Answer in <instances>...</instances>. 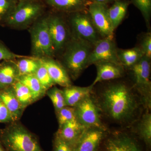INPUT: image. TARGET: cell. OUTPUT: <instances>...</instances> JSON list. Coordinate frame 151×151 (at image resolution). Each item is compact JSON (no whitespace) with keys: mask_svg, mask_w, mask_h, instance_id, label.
I'll return each mask as SVG.
<instances>
[{"mask_svg":"<svg viewBox=\"0 0 151 151\" xmlns=\"http://www.w3.org/2000/svg\"><path fill=\"white\" fill-rule=\"evenodd\" d=\"M92 95L101 115L120 126L134 125L146 109L142 97L133 85L124 81L108 83Z\"/></svg>","mask_w":151,"mask_h":151,"instance_id":"obj_1","label":"cell"},{"mask_svg":"<svg viewBox=\"0 0 151 151\" xmlns=\"http://www.w3.org/2000/svg\"><path fill=\"white\" fill-rule=\"evenodd\" d=\"M93 45L71 36L62 52L61 62L70 78L76 80L88 67V61Z\"/></svg>","mask_w":151,"mask_h":151,"instance_id":"obj_2","label":"cell"},{"mask_svg":"<svg viewBox=\"0 0 151 151\" xmlns=\"http://www.w3.org/2000/svg\"><path fill=\"white\" fill-rule=\"evenodd\" d=\"M0 131V141L6 151H45L34 134L17 122Z\"/></svg>","mask_w":151,"mask_h":151,"instance_id":"obj_3","label":"cell"},{"mask_svg":"<svg viewBox=\"0 0 151 151\" xmlns=\"http://www.w3.org/2000/svg\"><path fill=\"white\" fill-rule=\"evenodd\" d=\"M45 7L42 0H19L4 25L13 28H27L43 15Z\"/></svg>","mask_w":151,"mask_h":151,"instance_id":"obj_4","label":"cell"},{"mask_svg":"<svg viewBox=\"0 0 151 151\" xmlns=\"http://www.w3.org/2000/svg\"><path fill=\"white\" fill-rule=\"evenodd\" d=\"M29 30L33 57L42 59L54 56L55 52L49 32L47 15L41 17Z\"/></svg>","mask_w":151,"mask_h":151,"instance_id":"obj_5","label":"cell"},{"mask_svg":"<svg viewBox=\"0 0 151 151\" xmlns=\"http://www.w3.org/2000/svg\"><path fill=\"white\" fill-rule=\"evenodd\" d=\"M133 86L142 97L146 109L151 108V59L144 56L129 69Z\"/></svg>","mask_w":151,"mask_h":151,"instance_id":"obj_6","label":"cell"},{"mask_svg":"<svg viewBox=\"0 0 151 151\" xmlns=\"http://www.w3.org/2000/svg\"><path fill=\"white\" fill-rule=\"evenodd\" d=\"M69 27L71 35L94 45L101 37L87 10L70 14Z\"/></svg>","mask_w":151,"mask_h":151,"instance_id":"obj_7","label":"cell"},{"mask_svg":"<svg viewBox=\"0 0 151 151\" xmlns=\"http://www.w3.org/2000/svg\"><path fill=\"white\" fill-rule=\"evenodd\" d=\"M76 118L85 128H100L106 130L102 122L100 110L92 94L74 107Z\"/></svg>","mask_w":151,"mask_h":151,"instance_id":"obj_8","label":"cell"},{"mask_svg":"<svg viewBox=\"0 0 151 151\" xmlns=\"http://www.w3.org/2000/svg\"><path fill=\"white\" fill-rule=\"evenodd\" d=\"M47 19L49 32L55 54L62 53L72 36L69 26L64 18L58 14H49Z\"/></svg>","mask_w":151,"mask_h":151,"instance_id":"obj_9","label":"cell"},{"mask_svg":"<svg viewBox=\"0 0 151 151\" xmlns=\"http://www.w3.org/2000/svg\"><path fill=\"white\" fill-rule=\"evenodd\" d=\"M117 49L113 37L101 38L93 45L88 59V67L102 61L121 64L118 59Z\"/></svg>","mask_w":151,"mask_h":151,"instance_id":"obj_10","label":"cell"},{"mask_svg":"<svg viewBox=\"0 0 151 151\" xmlns=\"http://www.w3.org/2000/svg\"><path fill=\"white\" fill-rule=\"evenodd\" d=\"M107 4L90 3L87 12L94 27L102 38L113 37L114 29L111 24Z\"/></svg>","mask_w":151,"mask_h":151,"instance_id":"obj_11","label":"cell"},{"mask_svg":"<svg viewBox=\"0 0 151 151\" xmlns=\"http://www.w3.org/2000/svg\"><path fill=\"white\" fill-rule=\"evenodd\" d=\"M106 130L87 128L73 147V151H97L106 137Z\"/></svg>","mask_w":151,"mask_h":151,"instance_id":"obj_12","label":"cell"},{"mask_svg":"<svg viewBox=\"0 0 151 151\" xmlns=\"http://www.w3.org/2000/svg\"><path fill=\"white\" fill-rule=\"evenodd\" d=\"M105 151H144L134 138L121 132L114 133L105 142Z\"/></svg>","mask_w":151,"mask_h":151,"instance_id":"obj_13","label":"cell"},{"mask_svg":"<svg viewBox=\"0 0 151 151\" xmlns=\"http://www.w3.org/2000/svg\"><path fill=\"white\" fill-rule=\"evenodd\" d=\"M97 69V76L92 85L95 86L100 82L110 81L122 78L126 69L121 64L102 61L94 64Z\"/></svg>","mask_w":151,"mask_h":151,"instance_id":"obj_14","label":"cell"},{"mask_svg":"<svg viewBox=\"0 0 151 151\" xmlns=\"http://www.w3.org/2000/svg\"><path fill=\"white\" fill-rule=\"evenodd\" d=\"M39 59L46 68L55 84H58L63 88L72 85L71 78L60 63L56 61L52 58Z\"/></svg>","mask_w":151,"mask_h":151,"instance_id":"obj_15","label":"cell"},{"mask_svg":"<svg viewBox=\"0 0 151 151\" xmlns=\"http://www.w3.org/2000/svg\"><path fill=\"white\" fill-rule=\"evenodd\" d=\"M46 6L57 12L71 14L87 10L89 0H42Z\"/></svg>","mask_w":151,"mask_h":151,"instance_id":"obj_16","label":"cell"},{"mask_svg":"<svg viewBox=\"0 0 151 151\" xmlns=\"http://www.w3.org/2000/svg\"><path fill=\"white\" fill-rule=\"evenodd\" d=\"M0 100L8 109L14 122H17L25 108L19 102L12 86L0 89Z\"/></svg>","mask_w":151,"mask_h":151,"instance_id":"obj_17","label":"cell"},{"mask_svg":"<svg viewBox=\"0 0 151 151\" xmlns=\"http://www.w3.org/2000/svg\"><path fill=\"white\" fill-rule=\"evenodd\" d=\"M94 86H78L71 85L62 89L66 106L74 107L82 100L90 96L93 92Z\"/></svg>","mask_w":151,"mask_h":151,"instance_id":"obj_18","label":"cell"},{"mask_svg":"<svg viewBox=\"0 0 151 151\" xmlns=\"http://www.w3.org/2000/svg\"><path fill=\"white\" fill-rule=\"evenodd\" d=\"M86 129L75 119L58 128L56 133L63 139L74 147Z\"/></svg>","mask_w":151,"mask_h":151,"instance_id":"obj_19","label":"cell"},{"mask_svg":"<svg viewBox=\"0 0 151 151\" xmlns=\"http://www.w3.org/2000/svg\"><path fill=\"white\" fill-rule=\"evenodd\" d=\"M14 60L0 63V89L10 87L18 80V70Z\"/></svg>","mask_w":151,"mask_h":151,"instance_id":"obj_20","label":"cell"},{"mask_svg":"<svg viewBox=\"0 0 151 151\" xmlns=\"http://www.w3.org/2000/svg\"><path fill=\"white\" fill-rule=\"evenodd\" d=\"M113 2V5L108 7V12L115 30L125 18L131 2L128 0H115Z\"/></svg>","mask_w":151,"mask_h":151,"instance_id":"obj_21","label":"cell"},{"mask_svg":"<svg viewBox=\"0 0 151 151\" xmlns=\"http://www.w3.org/2000/svg\"><path fill=\"white\" fill-rule=\"evenodd\" d=\"M117 55L120 64L125 69H130L144 56L139 46L126 49L118 48Z\"/></svg>","mask_w":151,"mask_h":151,"instance_id":"obj_22","label":"cell"},{"mask_svg":"<svg viewBox=\"0 0 151 151\" xmlns=\"http://www.w3.org/2000/svg\"><path fill=\"white\" fill-rule=\"evenodd\" d=\"M137 124L136 132L138 135L148 147L151 145V109H146L139 119L136 122Z\"/></svg>","mask_w":151,"mask_h":151,"instance_id":"obj_23","label":"cell"},{"mask_svg":"<svg viewBox=\"0 0 151 151\" xmlns=\"http://www.w3.org/2000/svg\"><path fill=\"white\" fill-rule=\"evenodd\" d=\"M29 89L33 97L35 102L39 100L46 94L40 81L35 74L22 76L19 77L18 80Z\"/></svg>","mask_w":151,"mask_h":151,"instance_id":"obj_24","label":"cell"},{"mask_svg":"<svg viewBox=\"0 0 151 151\" xmlns=\"http://www.w3.org/2000/svg\"><path fill=\"white\" fill-rule=\"evenodd\" d=\"M18 70L19 77L35 74L40 64L39 59L33 57H24L14 60Z\"/></svg>","mask_w":151,"mask_h":151,"instance_id":"obj_25","label":"cell"},{"mask_svg":"<svg viewBox=\"0 0 151 151\" xmlns=\"http://www.w3.org/2000/svg\"><path fill=\"white\" fill-rule=\"evenodd\" d=\"M12 87L19 102L24 108L35 102L29 89L20 81H16Z\"/></svg>","mask_w":151,"mask_h":151,"instance_id":"obj_26","label":"cell"},{"mask_svg":"<svg viewBox=\"0 0 151 151\" xmlns=\"http://www.w3.org/2000/svg\"><path fill=\"white\" fill-rule=\"evenodd\" d=\"M46 94L51 100L55 113H57L60 109L66 106L62 89L53 86L46 91Z\"/></svg>","mask_w":151,"mask_h":151,"instance_id":"obj_27","label":"cell"},{"mask_svg":"<svg viewBox=\"0 0 151 151\" xmlns=\"http://www.w3.org/2000/svg\"><path fill=\"white\" fill-rule=\"evenodd\" d=\"M18 0H0V24L4 25L13 12Z\"/></svg>","mask_w":151,"mask_h":151,"instance_id":"obj_28","label":"cell"},{"mask_svg":"<svg viewBox=\"0 0 151 151\" xmlns=\"http://www.w3.org/2000/svg\"><path fill=\"white\" fill-rule=\"evenodd\" d=\"M35 75L46 92L48 89L54 86L55 84L50 76L46 68L45 67L41 61L40 65L35 73Z\"/></svg>","mask_w":151,"mask_h":151,"instance_id":"obj_29","label":"cell"},{"mask_svg":"<svg viewBox=\"0 0 151 151\" xmlns=\"http://www.w3.org/2000/svg\"><path fill=\"white\" fill-rule=\"evenodd\" d=\"M142 15L147 27H150L151 16V0H131Z\"/></svg>","mask_w":151,"mask_h":151,"instance_id":"obj_30","label":"cell"},{"mask_svg":"<svg viewBox=\"0 0 151 151\" xmlns=\"http://www.w3.org/2000/svg\"><path fill=\"white\" fill-rule=\"evenodd\" d=\"M56 113L59 128L65 123L76 119L74 107L65 106Z\"/></svg>","mask_w":151,"mask_h":151,"instance_id":"obj_31","label":"cell"},{"mask_svg":"<svg viewBox=\"0 0 151 151\" xmlns=\"http://www.w3.org/2000/svg\"><path fill=\"white\" fill-rule=\"evenodd\" d=\"M144 56L151 59V34L147 32L143 35L140 42L139 46Z\"/></svg>","mask_w":151,"mask_h":151,"instance_id":"obj_32","label":"cell"},{"mask_svg":"<svg viewBox=\"0 0 151 151\" xmlns=\"http://www.w3.org/2000/svg\"><path fill=\"white\" fill-rule=\"evenodd\" d=\"M54 151H73V146L65 142L55 133L53 140Z\"/></svg>","mask_w":151,"mask_h":151,"instance_id":"obj_33","label":"cell"},{"mask_svg":"<svg viewBox=\"0 0 151 151\" xmlns=\"http://www.w3.org/2000/svg\"><path fill=\"white\" fill-rule=\"evenodd\" d=\"M23 57H24L14 53L0 42V61L14 60Z\"/></svg>","mask_w":151,"mask_h":151,"instance_id":"obj_34","label":"cell"},{"mask_svg":"<svg viewBox=\"0 0 151 151\" xmlns=\"http://www.w3.org/2000/svg\"><path fill=\"white\" fill-rule=\"evenodd\" d=\"M14 122L8 109L0 100V123H11Z\"/></svg>","mask_w":151,"mask_h":151,"instance_id":"obj_35","label":"cell"},{"mask_svg":"<svg viewBox=\"0 0 151 151\" xmlns=\"http://www.w3.org/2000/svg\"><path fill=\"white\" fill-rule=\"evenodd\" d=\"M91 3L108 4L109 3L113 2L115 0H89Z\"/></svg>","mask_w":151,"mask_h":151,"instance_id":"obj_36","label":"cell"},{"mask_svg":"<svg viewBox=\"0 0 151 151\" xmlns=\"http://www.w3.org/2000/svg\"><path fill=\"white\" fill-rule=\"evenodd\" d=\"M0 151H6L5 149L4 148V147L2 145L1 141H0Z\"/></svg>","mask_w":151,"mask_h":151,"instance_id":"obj_37","label":"cell"},{"mask_svg":"<svg viewBox=\"0 0 151 151\" xmlns=\"http://www.w3.org/2000/svg\"><path fill=\"white\" fill-rule=\"evenodd\" d=\"M18 1H19V0H18Z\"/></svg>","mask_w":151,"mask_h":151,"instance_id":"obj_38","label":"cell"}]
</instances>
